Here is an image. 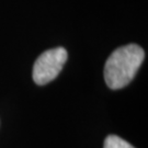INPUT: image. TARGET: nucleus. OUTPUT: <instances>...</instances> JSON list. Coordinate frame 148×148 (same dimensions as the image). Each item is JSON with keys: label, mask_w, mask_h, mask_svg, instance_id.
Instances as JSON below:
<instances>
[{"label": "nucleus", "mask_w": 148, "mask_h": 148, "mask_svg": "<svg viewBox=\"0 0 148 148\" xmlns=\"http://www.w3.org/2000/svg\"><path fill=\"white\" fill-rule=\"evenodd\" d=\"M68 53L64 47H56L41 54L33 66V80L36 85H46L54 80L62 71L67 62Z\"/></svg>", "instance_id": "f03ea898"}, {"label": "nucleus", "mask_w": 148, "mask_h": 148, "mask_svg": "<svg viewBox=\"0 0 148 148\" xmlns=\"http://www.w3.org/2000/svg\"><path fill=\"white\" fill-rule=\"evenodd\" d=\"M103 148H135L123 138L116 135H109L104 140Z\"/></svg>", "instance_id": "7ed1b4c3"}, {"label": "nucleus", "mask_w": 148, "mask_h": 148, "mask_svg": "<svg viewBox=\"0 0 148 148\" xmlns=\"http://www.w3.org/2000/svg\"><path fill=\"white\" fill-rule=\"evenodd\" d=\"M145 58L144 49L137 44L116 48L109 56L104 66V79L112 90L126 87L135 77Z\"/></svg>", "instance_id": "f257e3e1"}]
</instances>
